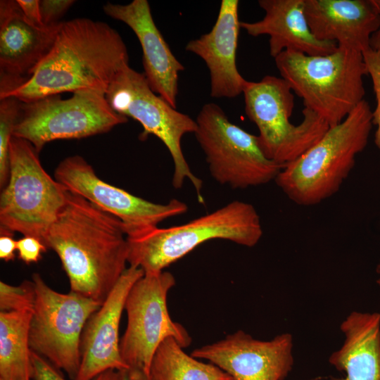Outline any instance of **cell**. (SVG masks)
Masks as SVG:
<instances>
[{
  "label": "cell",
  "mask_w": 380,
  "mask_h": 380,
  "mask_svg": "<svg viewBox=\"0 0 380 380\" xmlns=\"http://www.w3.org/2000/svg\"><path fill=\"white\" fill-rule=\"evenodd\" d=\"M33 380H65L50 362L32 351ZM120 371L108 370L92 380H120Z\"/></svg>",
  "instance_id": "4316f807"
},
{
  "label": "cell",
  "mask_w": 380,
  "mask_h": 380,
  "mask_svg": "<svg viewBox=\"0 0 380 380\" xmlns=\"http://www.w3.org/2000/svg\"><path fill=\"white\" fill-rule=\"evenodd\" d=\"M32 281L35 300L29 326L30 349L74 380L80 365L84 327L101 303L71 291L59 293L38 273L33 274Z\"/></svg>",
  "instance_id": "8fae6325"
},
{
  "label": "cell",
  "mask_w": 380,
  "mask_h": 380,
  "mask_svg": "<svg viewBox=\"0 0 380 380\" xmlns=\"http://www.w3.org/2000/svg\"><path fill=\"white\" fill-rule=\"evenodd\" d=\"M120 380H153L150 375L145 374L144 372L134 369H127L120 371Z\"/></svg>",
  "instance_id": "1f68e13d"
},
{
  "label": "cell",
  "mask_w": 380,
  "mask_h": 380,
  "mask_svg": "<svg viewBox=\"0 0 380 380\" xmlns=\"http://www.w3.org/2000/svg\"><path fill=\"white\" fill-rule=\"evenodd\" d=\"M376 273L378 274V278L376 279L377 284L380 286V260L376 265Z\"/></svg>",
  "instance_id": "836d02e7"
},
{
  "label": "cell",
  "mask_w": 380,
  "mask_h": 380,
  "mask_svg": "<svg viewBox=\"0 0 380 380\" xmlns=\"http://www.w3.org/2000/svg\"><path fill=\"white\" fill-rule=\"evenodd\" d=\"M47 247L39 239L24 236L17 240V252L20 260L26 264L37 262L42 258V254L46 252Z\"/></svg>",
  "instance_id": "f1b7e54d"
},
{
  "label": "cell",
  "mask_w": 380,
  "mask_h": 380,
  "mask_svg": "<svg viewBox=\"0 0 380 380\" xmlns=\"http://www.w3.org/2000/svg\"><path fill=\"white\" fill-rule=\"evenodd\" d=\"M150 376L153 380H233L217 366L187 355L173 338H166L158 346Z\"/></svg>",
  "instance_id": "603a6c76"
},
{
  "label": "cell",
  "mask_w": 380,
  "mask_h": 380,
  "mask_svg": "<svg viewBox=\"0 0 380 380\" xmlns=\"http://www.w3.org/2000/svg\"><path fill=\"white\" fill-rule=\"evenodd\" d=\"M44 244L61 260L70 291L101 304L127 268L122 222L69 191Z\"/></svg>",
  "instance_id": "6da1fadb"
},
{
  "label": "cell",
  "mask_w": 380,
  "mask_h": 380,
  "mask_svg": "<svg viewBox=\"0 0 380 380\" xmlns=\"http://www.w3.org/2000/svg\"><path fill=\"white\" fill-rule=\"evenodd\" d=\"M238 0H222L211 30L189 41L185 49L205 63L210 72V96L233 99L243 94L246 80L236 67V49L241 28Z\"/></svg>",
  "instance_id": "ac0fdd59"
},
{
  "label": "cell",
  "mask_w": 380,
  "mask_h": 380,
  "mask_svg": "<svg viewBox=\"0 0 380 380\" xmlns=\"http://www.w3.org/2000/svg\"><path fill=\"white\" fill-rule=\"evenodd\" d=\"M21 103L20 100L13 96L0 99V186L1 189L8 179L10 144L19 118Z\"/></svg>",
  "instance_id": "cb8c5ba5"
},
{
  "label": "cell",
  "mask_w": 380,
  "mask_h": 380,
  "mask_svg": "<svg viewBox=\"0 0 380 380\" xmlns=\"http://www.w3.org/2000/svg\"><path fill=\"white\" fill-rule=\"evenodd\" d=\"M362 53L375 94L376 108L372 111V122L376 126L374 142L380 150V51L369 48Z\"/></svg>",
  "instance_id": "484cf974"
},
{
  "label": "cell",
  "mask_w": 380,
  "mask_h": 380,
  "mask_svg": "<svg viewBox=\"0 0 380 380\" xmlns=\"http://www.w3.org/2000/svg\"><path fill=\"white\" fill-rule=\"evenodd\" d=\"M105 13L129 26L141 46L144 76L151 89L177 108L179 75L184 66L177 59L154 23L149 3L134 0L127 4L107 3Z\"/></svg>",
  "instance_id": "e0dca14e"
},
{
  "label": "cell",
  "mask_w": 380,
  "mask_h": 380,
  "mask_svg": "<svg viewBox=\"0 0 380 380\" xmlns=\"http://www.w3.org/2000/svg\"><path fill=\"white\" fill-rule=\"evenodd\" d=\"M129 266L101 307L88 319L81 337V361L74 380H92L108 370L129 369L120 351L119 327L128 293L144 275Z\"/></svg>",
  "instance_id": "2e32d148"
},
{
  "label": "cell",
  "mask_w": 380,
  "mask_h": 380,
  "mask_svg": "<svg viewBox=\"0 0 380 380\" xmlns=\"http://www.w3.org/2000/svg\"><path fill=\"white\" fill-rule=\"evenodd\" d=\"M127 120L110 107L105 91L82 89L68 99L58 94L22 102L13 136L27 141L39 153L50 141L106 133Z\"/></svg>",
  "instance_id": "30bf717a"
},
{
  "label": "cell",
  "mask_w": 380,
  "mask_h": 380,
  "mask_svg": "<svg viewBox=\"0 0 380 380\" xmlns=\"http://www.w3.org/2000/svg\"><path fill=\"white\" fill-rule=\"evenodd\" d=\"M35 300L33 281L25 280L13 286L0 281L1 312H32Z\"/></svg>",
  "instance_id": "d4e9b609"
},
{
  "label": "cell",
  "mask_w": 380,
  "mask_h": 380,
  "mask_svg": "<svg viewBox=\"0 0 380 380\" xmlns=\"http://www.w3.org/2000/svg\"><path fill=\"white\" fill-rule=\"evenodd\" d=\"M30 23L17 0L0 1V98L27 82L51 50L61 25Z\"/></svg>",
  "instance_id": "9a60e30c"
},
{
  "label": "cell",
  "mask_w": 380,
  "mask_h": 380,
  "mask_svg": "<svg viewBox=\"0 0 380 380\" xmlns=\"http://www.w3.org/2000/svg\"><path fill=\"white\" fill-rule=\"evenodd\" d=\"M374 1L380 13V0ZM369 46L371 49L380 51V26L372 34L370 39Z\"/></svg>",
  "instance_id": "d6a6232c"
},
{
  "label": "cell",
  "mask_w": 380,
  "mask_h": 380,
  "mask_svg": "<svg viewBox=\"0 0 380 380\" xmlns=\"http://www.w3.org/2000/svg\"><path fill=\"white\" fill-rule=\"evenodd\" d=\"M75 1L73 0L39 1L40 15L45 26L59 23L58 20L67 12Z\"/></svg>",
  "instance_id": "83f0119b"
},
{
  "label": "cell",
  "mask_w": 380,
  "mask_h": 380,
  "mask_svg": "<svg viewBox=\"0 0 380 380\" xmlns=\"http://www.w3.org/2000/svg\"><path fill=\"white\" fill-rule=\"evenodd\" d=\"M54 178L69 192L119 219L127 236L157 227L160 222L188 210L186 204L177 199L156 203L113 186L99 178L91 165L78 155L63 160L55 170Z\"/></svg>",
  "instance_id": "4fadbf2b"
},
{
  "label": "cell",
  "mask_w": 380,
  "mask_h": 380,
  "mask_svg": "<svg viewBox=\"0 0 380 380\" xmlns=\"http://www.w3.org/2000/svg\"><path fill=\"white\" fill-rule=\"evenodd\" d=\"M258 4L265 11L263 18L241 22V28L252 37L268 35L270 54L274 58L286 50L324 56L337 49L336 43L313 35L305 15L304 0H259Z\"/></svg>",
  "instance_id": "ffe728a7"
},
{
  "label": "cell",
  "mask_w": 380,
  "mask_h": 380,
  "mask_svg": "<svg viewBox=\"0 0 380 380\" xmlns=\"http://www.w3.org/2000/svg\"><path fill=\"white\" fill-rule=\"evenodd\" d=\"M262 236L261 221L255 207L233 201L187 223L157 227L127 236V262L144 273L159 272L208 241L224 239L253 247Z\"/></svg>",
  "instance_id": "5b68a950"
},
{
  "label": "cell",
  "mask_w": 380,
  "mask_h": 380,
  "mask_svg": "<svg viewBox=\"0 0 380 380\" xmlns=\"http://www.w3.org/2000/svg\"><path fill=\"white\" fill-rule=\"evenodd\" d=\"M278 71L307 108L329 127L341 123L362 101L368 75L362 52L338 46L324 56L286 50L274 58Z\"/></svg>",
  "instance_id": "277c9868"
},
{
  "label": "cell",
  "mask_w": 380,
  "mask_h": 380,
  "mask_svg": "<svg viewBox=\"0 0 380 380\" xmlns=\"http://www.w3.org/2000/svg\"><path fill=\"white\" fill-rule=\"evenodd\" d=\"M304 11L317 39L361 52L380 26L374 0H304Z\"/></svg>",
  "instance_id": "d6986e66"
},
{
  "label": "cell",
  "mask_w": 380,
  "mask_h": 380,
  "mask_svg": "<svg viewBox=\"0 0 380 380\" xmlns=\"http://www.w3.org/2000/svg\"><path fill=\"white\" fill-rule=\"evenodd\" d=\"M342 346L330 364L346 380H380V313L353 311L341 324Z\"/></svg>",
  "instance_id": "44dd1931"
},
{
  "label": "cell",
  "mask_w": 380,
  "mask_h": 380,
  "mask_svg": "<svg viewBox=\"0 0 380 380\" xmlns=\"http://www.w3.org/2000/svg\"><path fill=\"white\" fill-rule=\"evenodd\" d=\"M17 251V241L13 238V232L0 228V258L5 262L13 260Z\"/></svg>",
  "instance_id": "f546056e"
},
{
  "label": "cell",
  "mask_w": 380,
  "mask_h": 380,
  "mask_svg": "<svg viewBox=\"0 0 380 380\" xmlns=\"http://www.w3.org/2000/svg\"><path fill=\"white\" fill-rule=\"evenodd\" d=\"M32 312H0V380H33Z\"/></svg>",
  "instance_id": "7402d4cb"
},
{
  "label": "cell",
  "mask_w": 380,
  "mask_h": 380,
  "mask_svg": "<svg viewBox=\"0 0 380 380\" xmlns=\"http://www.w3.org/2000/svg\"><path fill=\"white\" fill-rule=\"evenodd\" d=\"M175 284L173 274L162 271L144 273L130 289L125 305L127 324L120 342L121 357L129 369L150 375L154 354L166 338H173L183 348L191 344L187 331L168 312L167 296Z\"/></svg>",
  "instance_id": "7c38bea8"
},
{
  "label": "cell",
  "mask_w": 380,
  "mask_h": 380,
  "mask_svg": "<svg viewBox=\"0 0 380 380\" xmlns=\"http://www.w3.org/2000/svg\"><path fill=\"white\" fill-rule=\"evenodd\" d=\"M38 154L30 142L13 137L8 179L0 196V224L44 244L68 191L46 172Z\"/></svg>",
  "instance_id": "8992f818"
},
{
  "label": "cell",
  "mask_w": 380,
  "mask_h": 380,
  "mask_svg": "<svg viewBox=\"0 0 380 380\" xmlns=\"http://www.w3.org/2000/svg\"><path fill=\"white\" fill-rule=\"evenodd\" d=\"M106 97L116 113L141 124L144 129L139 136L141 139L154 135L164 144L174 163L173 187L179 189L185 179H189L195 189L198 202L203 204V182L191 170L181 146L185 134L196 132V121L156 94L144 75L129 64L113 79L106 89Z\"/></svg>",
  "instance_id": "ba28073f"
},
{
  "label": "cell",
  "mask_w": 380,
  "mask_h": 380,
  "mask_svg": "<svg viewBox=\"0 0 380 380\" xmlns=\"http://www.w3.org/2000/svg\"><path fill=\"white\" fill-rule=\"evenodd\" d=\"M128 64L122 38L107 23L85 18L61 22L51 50L31 77L4 97L30 102L82 89L106 92Z\"/></svg>",
  "instance_id": "7a4b0ae2"
},
{
  "label": "cell",
  "mask_w": 380,
  "mask_h": 380,
  "mask_svg": "<svg viewBox=\"0 0 380 380\" xmlns=\"http://www.w3.org/2000/svg\"><path fill=\"white\" fill-rule=\"evenodd\" d=\"M194 133L205 153L210 175L234 189L274 181L284 165L267 158L258 136L232 122L217 104H205L197 118Z\"/></svg>",
  "instance_id": "9c48e42d"
},
{
  "label": "cell",
  "mask_w": 380,
  "mask_h": 380,
  "mask_svg": "<svg viewBox=\"0 0 380 380\" xmlns=\"http://www.w3.org/2000/svg\"><path fill=\"white\" fill-rule=\"evenodd\" d=\"M372 126V110L365 99L302 156L286 164L274 182L299 205L311 206L330 198L367 146Z\"/></svg>",
  "instance_id": "3957f363"
},
{
  "label": "cell",
  "mask_w": 380,
  "mask_h": 380,
  "mask_svg": "<svg viewBox=\"0 0 380 380\" xmlns=\"http://www.w3.org/2000/svg\"><path fill=\"white\" fill-rule=\"evenodd\" d=\"M17 2L30 23L39 28L48 27L42 22L39 0H17Z\"/></svg>",
  "instance_id": "4dcf8cb0"
},
{
  "label": "cell",
  "mask_w": 380,
  "mask_h": 380,
  "mask_svg": "<svg viewBox=\"0 0 380 380\" xmlns=\"http://www.w3.org/2000/svg\"><path fill=\"white\" fill-rule=\"evenodd\" d=\"M293 347L289 333L260 341L240 330L194 349L191 355L210 361L233 380H284L293 369Z\"/></svg>",
  "instance_id": "5bb4252c"
},
{
  "label": "cell",
  "mask_w": 380,
  "mask_h": 380,
  "mask_svg": "<svg viewBox=\"0 0 380 380\" xmlns=\"http://www.w3.org/2000/svg\"><path fill=\"white\" fill-rule=\"evenodd\" d=\"M243 94L245 113L259 131L261 150L267 158L284 166L302 156L330 127L307 108L298 125L291 122L294 95L281 77L266 75L258 82L246 81Z\"/></svg>",
  "instance_id": "52a82bcc"
}]
</instances>
